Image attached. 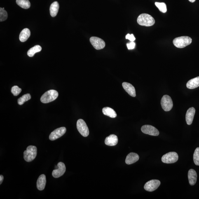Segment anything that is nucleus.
<instances>
[{"label":"nucleus","instance_id":"5","mask_svg":"<svg viewBox=\"0 0 199 199\" xmlns=\"http://www.w3.org/2000/svg\"><path fill=\"white\" fill-rule=\"evenodd\" d=\"M179 156L175 152H170L164 155L162 158V161L164 163L171 164L177 162Z\"/></svg>","mask_w":199,"mask_h":199},{"label":"nucleus","instance_id":"3","mask_svg":"<svg viewBox=\"0 0 199 199\" xmlns=\"http://www.w3.org/2000/svg\"><path fill=\"white\" fill-rule=\"evenodd\" d=\"M37 153V148L36 146L30 145L28 146L24 152V160L29 162L32 161L36 158Z\"/></svg>","mask_w":199,"mask_h":199},{"label":"nucleus","instance_id":"13","mask_svg":"<svg viewBox=\"0 0 199 199\" xmlns=\"http://www.w3.org/2000/svg\"><path fill=\"white\" fill-rule=\"evenodd\" d=\"M122 85L125 91L129 95L133 97L136 96V92L135 88L131 84L127 82H123Z\"/></svg>","mask_w":199,"mask_h":199},{"label":"nucleus","instance_id":"24","mask_svg":"<svg viewBox=\"0 0 199 199\" xmlns=\"http://www.w3.org/2000/svg\"><path fill=\"white\" fill-rule=\"evenodd\" d=\"M41 47L39 45H36L30 49L27 52V55L30 57L34 56L35 54L37 52L41 51Z\"/></svg>","mask_w":199,"mask_h":199},{"label":"nucleus","instance_id":"8","mask_svg":"<svg viewBox=\"0 0 199 199\" xmlns=\"http://www.w3.org/2000/svg\"><path fill=\"white\" fill-rule=\"evenodd\" d=\"M90 41L93 46L96 50L102 49L105 47V43L103 40L100 38L96 37H92L90 38Z\"/></svg>","mask_w":199,"mask_h":199},{"label":"nucleus","instance_id":"33","mask_svg":"<svg viewBox=\"0 0 199 199\" xmlns=\"http://www.w3.org/2000/svg\"><path fill=\"white\" fill-rule=\"evenodd\" d=\"M190 2H194L195 1V0H188Z\"/></svg>","mask_w":199,"mask_h":199},{"label":"nucleus","instance_id":"15","mask_svg":"<svg viewBox=\"0 0 199 199\" xmlns=\"http://www.w3.org/2000/svg\"><path fill=\"white\" fill-rule=\"evenodd\" d=\"M46 184V176L44 174H41L39 176L37 182V187L40 191L44 190Z\"/></svg>","mask_w":199,"mask_h":199},{"label":"nucleus","instance_id":"14","mask_svg":"<svg viewBox=\"0 0 199 199\" xmlns=\"http://www.w3.org/2000/svg\"><path fill=\"white\" fill-rule=\"evenodd\" d=\"M195 113V110L193 107L189 108L187 111L186 119V123L188 125H191L193 123Z\"/></svg>","mask_w":199,"mask_h":199},{"label":"nucleus","instance_id":"10","mask_svg":"<svg viewBox=\"0 0 199 199\" xmlns=\"http://www.w3.org/2000/svg\"><path fill=\"white\" fill-rule=\"evenodd\" d=\"M141 130L144 134L150 135L157 136L159 134V132L158 129L151 125H146L143 126Z\"/></svg>","mask_w":199,"mask_h":199},{"label":"nucleus","instance_id":"18","mask_svg":"<svg viewBox=\"0 0 199 199\" xmlns=\"http://www.w3.org/2000/svg\"><path fill=\"white\" fill-rule=\"evenodd\" d=\"M188 180L190 185L194 186L196 184L197 178L196 171L193 169H190L188 171Z\"/></svg>","mask_w":199,"mask_h":199},{"label":"nucleus","instance_id":"20","mask_svg":"<svg viewBox=\"0 0 199 199\" xmlns=\"http://www.w3.org/2000/svg\"><path fill=\"white\" fill-rule=\"evenodd\" d=\"M59 6L58 2H54L51 5L50 9V15L52 17L56 16L58 13Z\"/></svg>","mask_w":199,"mask_h":199},{"label":"nucleus","instance_id":"19","mask_svg":"<svg viewBox=\"0 0 199 199\" xmlns=\"http://www.w3.org/2000/svg\"><path fill=\"white\" fill-rule=\"evenodd\" d=\"M187 87L189 89H193L199 86V76L192 79L187 82Z\"/></svg>","mask_w":199,"mask_h":199},{"label":"nucleus","instance_id":"7","mask_svg":"<svg viewBox=\"0 0 199 199\" xmlns=\"http://www.w3.org/2000/svg\"><path fill=\"white\" fill-rule=\"evenodd\" d=\"M161 104L162 109L165 111L171 110L173 107V102L170 97L165 95L162 97L161 100Z\"/></svg>","mask_w":199,"mask_h":199},{"label":"nucleus","instance_id":"25","mask_svg":"<svg viewBox=\"0 0 199 199\" xmlns=\"http://www.w3.org/2000/svg\"><path fill=\"white\" fill-rule=\"evenodd\" d=\"M31 99V96L30 94L27 93L19 98L18 99V103L20 105H22L24 103L28 101Z\"/></svg>","mask_w":199,"mask_h":199},{"label":"nucleus","instance_id":"4","mask_svg":"<svg viewBox=\"0 0 199 199\" xmlns=\"http://www.w3.org/2000/svg\"><path fill=\"white\" fill-rule=\"evenodd\" d=\"M58 96V93L57 91L54 90H50L45 93L42 96L40 100L43 103H48L55 100Z\"/></svg>","mask_w":199,"mask_h":199},{"label":"nucleus","instance_id":"16","mask_svg":"<svg viewBox=\"0 0 199 199\" xmlns=\"http://www.w3.org/2000/svg\"><path fill=\"white\" fill-rule=\"evenodd\" d=\"M118 137L114 134H112L106 138L105 140V144L109 146H114L118 144Z\"/></svg>","mask_w":199,"mask_h":199},{"label":"nucleus","instance_id":"22","mask_svg":"<svg viewBox=\"0 0 199 199\" xmlns=\"http://www.w3.org/2000/svg\"><path fill=\"white\" fill-rule=\"evenodd\" d=\"M102 111L104 115L112 118H116L117 116L116 113L114 110L109 107L103 108Z\"/></svg>","mask_w":199,"mask_h":199},{"label":"nucleus","instance_id":"21","mask_svg":"<svg viewBox=\"0 0 199 199\" xmlns=\"http://www.w3.org/2000/svg\"><path fill=\"white\" fill-rule=\"evenodd\" d=\"M30 36V31L27 28L24 29L20 33L19 36V40L22 42H24L27 41Z\"/></svg>","mask_w":199,"mask_h":199},{"label":"nucleus","instance_id":"32","mask_svg":"<svg viewBox=\"0 0 199 199\" xmlns=\"http://www.w3.org/2000/svg\"><path fill=\"white\" fill-rule=\"evenodd\" d=\"M3 179H4V177L2 175H0V184H2L3 181Z\"/></svg>","mask_w":199,"mask_h":199},{"label":"nucleus","instance_id":"29","mask_svg":"<svg viewBox=\"0 0 199 199\" xmlns=\"http://www.w3.org/2000/svg\"><path fill=\"white\" fill-rule=\"evenodd\" d=\"M22 92V89L19 88L17 86L12 87L11 89V92L14 96H17L19 95Z\"/></svg>","mask_w":199,"mask_h":199},{"label":"nucleus","instance_id":"11","mask_svg":"<svg viewBox=\"0 0 199 199\" xmlns=\"http://www.w3.org/2000/svg\"><path fill=\"white\" fill-rule=\"evenodd\" d=\"M66 131V129L65 127H62L56 129L50 134L49 139L52 141L56 140L63 135L65 133Z\"/></svg>","mask_w":199,"mask_h":199},{"label":"nucleus","instance_id":"26","mask_svg":"<svg viewBox=\"0 0 199 199\" xmlns=\"http://www.w3.org/2000/svg\"><path fill=\"white\" fill-rule=\"evenodd\" d=\"M155 5L160 11L162 13H165L166 12L167 6L165 3L156 2L155 3Z\"/></svg>","mask_w":199,"mask_h":199},{"label":"nucleus","instance_id":"23","mask_svg":"<svg viewBox=\"0 0 199 199\" xmlns=\"http://www.w3.org/2000/svg\"><path fill=\"white\" fill-rule=\"evenodd\" d=\"M16 2L19 6L24 9H28L31 6L29 0H16Z\"/></svg>","mask_w":199,"mask_h":199},{"label":"nucleus","instance_id":"6","mask_svg":"<svg viewBox=\"0 0 199 199\" xmlns=\"http://www.w3.org/2000/svg\"><path fill=\"white\" fill-rule=\"evenodd\" d=\"M76 126L78 131L82 136L84 137H88L89 134V131L88 126L83 120H78L77 122Z\"/></svg>","mask_w":199,"mask_h":199},{"label":"nucleus","instance_id":"9","mask_svg":"<svg viewBox=\"0 0 199 199\" xmlns=\"http://www.w3.org/2000/svg\"><path fill=\"white\" fill-rule=\"evenodd\" d=\"M160 185V181L157 180H152L146 183L144 185V188L146 191L152 192L158 189Z\"/></svg>","mask_w":199,"mask_h":199},{"label":"nucleus","instance_id":"2","mask_svg":"<svg viewBox=\"0 0 199 199\" xmlns=\"http://www.w3.org/2000/svg\"><path fill=\"white\" fill-rule=\"evenodd\" d=\"M192 40L189 37L181 36L174 39L173 44L174 46L178 48H184L190 45Z\"/></svg>","mask_w":199,"mask_h":199},{"label":"nucleus","instance_id":"12","mask_svg":"<svg viewBox=\"0 0 199 199\" xmlns=\"http://www.w3.org/2000/svg\"><path fill=\"white\" fill-rule=\"evenodd\" d=\"M57 166L58 168L54 170L52 173V176L55 178H59L63 175L66 171L65 165L62 162H59Z\"/></svg>","mask_w":199,"mask_h":199},{"label":"nucleus","instance_id":"27","mask_svg":"<svg viewBox=\"0 0 199 199\" xmlns=\"http://www.w3.org/2000/svg\"><path fill=\"white\" fill-rule=\"evenodd\" d=\"M8 17L7 12L4 10V8H0V21H4L7 19Z\"/></svg>","mask_w":199,"mask_h":199},{"label":"nucleus","instance_id":"1","mask_svg":"<svg viewBox=\"0 0 199 199\" xmlns=\"http://www.w3.org/2000/svg\"><path fill=\"white\" fill-rule=\"evenodd\" d=\"M138 24L142 26L149 27L154 25L155 20L151 16L146 13H143L138 17Z\"/></svg>","mask_w":199,"mask_h":199},{"label":"nucleus","instance_id":"30","mask_svg":"<svg viewBox=\"0 0 199 199\" xmlns=\"http://www.w3.org/2000/svg\"><path fill=\"white\" fill-rule=\"evenodd\" d=\"M127 45L128 50H133L135 48V43L134 42H131L130 43H127Z\"/></svg>","mask_w":199,"mask_h":199},{"label":"nucleus","instance_id":"17","mask_svg":"<svg viewBox=\"0 0 199 199\" xmlns=\"http://www.w3.org/2000/svg\"><path fill=\"white\" fill-rule=\"evenodd\" d=\"M139 159V156L137 153H130L127 155L125 159V163L127 165H131L137 162Z\"/></svg>","mask_w":199,"mask_h":199},{"label":"nucleus","instance_id":"28","mask_svg":"<svg viewBox=\"0 0 199 199\" xmlns=\"http://www.w3.org/2000/svg\"><path fill=\"white\" fill-rule=\"evenodd\" d=\"M194 162L195 165L199 166V147L195 149L193 155Z\"/></svg>","mask_w":199,"mask_h":199},{"label":"nucleus","instance_id":"31","mask_svg":"<svg viewBox=\"0 0 199 199\" xmlns=\"http://www.w3.org/2000/svg\"><path fill=\"white\" fill-rule=\"evenodd\" d=\"M126 39L130 40L131 42H134L135 40V38L133 34H127L125 37Z\"/></svg>","mask_w":199,"mask_h":199}]
</instances>
